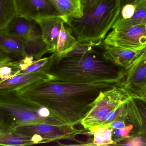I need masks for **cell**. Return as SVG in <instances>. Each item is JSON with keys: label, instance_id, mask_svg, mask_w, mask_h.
<instances>
[{"label": "cell", "instance_id": "obj_12", "mask_svg": "<svg viewBox=\"0 0 146 146\" xmlns=\"http://www.w3.org/2000/svg\"><path fill=\"white\" fill-rule=\"evenodd\" d=\"M68 19L60 15L46 16L36 21L42 32V37L46 45L48 52H56L57 39L62 23H66Z\"/></svg>", "mask_w": 146, "mask_h": 146}, {"label": "cell", "instance_id": "obj_23", "mask_svg": "<svg viewBox=\"0 0 146 146\" xmlns=\"http://www.w3.org/2000/svg\"><path fill=\"white\" fill-rule=\"evenodd\" d=\"M126 120L127 121V111L126 103L121 105L111 112L106 117L102 126H106L114 121Z\"/></svg>", "mask_w": 146, "mask_h": 146}, {"label": "cell", "instance_id": "obj_2", "mask_svg": "<svg viewBox=\"0 0 146 146\" xmlns=\"http://www.w3.org/2000/svg\"><path fill=\"white\" fill-rule=\"evenodd\" d=\"M45 73L51 80L78 84L118 83L122 68L106 61L97 51L54 59Z\"/></svg>", "mask_w": 146, "mask_h": 146}, {"label": "cell", "instance_id": "obj_22", "mask_svg": "<svg viewBox=\"0 0 146 146\" xmlns=\"http://www.w3.org/2000/svg\"><path fill=\"white\" fill-rule=\"evenodd\" d=\"M17 14L15 0H0V29L5 28Z\"/></svg>", "mask_w": 146, "mask_h": 146}, {"label": "cell", "instance_id": "obj_10", "mask_svg": "<svg viewBox=\"0 0 146 146\" xmlns=\"http://www.w3.org/2000/svg\"><path fill=\"white\" fill-rule=\"evenodd\" d=\"M17 14L31 21L59 15L50 0H15Z\"/></svg>", "mask_w": 146, "mask_h": 146}, {"label": "cell", "instance_id": "obj_32", "mask_svg": "<svg viewBox=\"0 0 146 146\" xmlns=\"http://www.w3.org/2000/svg\"><path fill=\"white\" fill-rule=\"evenodd\" d=\"M141 0H123V5L126 4H133L137 5Z\"/></svg>", "mask_w": 146, "mask_h": 146}, {"label": "cell", "instance_id": "obj_8", "mask_svg": "<svg viewBox=\"0 0 146 146\" xmlns=\"http://www.w3.org/2000/svg\"><path fill=\"white\" fill-rule=\"evenodd\" d=\"M122 71L118 86L131 97H143L146 88V52L131 66L122 68Z\"/></svg>", "mask_w": 146, "mask_h": 146}, {"label": "cell", "instance_id": "obj_34", "mask_svg": "<svg viewBox=\"0 0 146 146\" xmlns=\"http://www.w3.org/2000/svg\"><path fill=\"white\" fill-rule=\"evenodd\" d=\"M142 97L146 99V88L145 90V92H144V95H143V97Z\"/></svg>", "mask_w": 146, "mask_h": 146}, {"label": "cell", "instance_id": "obj_33", "mask_svg": "<svg viewBox=\"0 0 146 146\" xmlns=\"http://www.w3.org/2000/svg\"><path fill=\"white\" fill-rule=\"evenodd\" d=\"M138 3L143 6L146 10V0H141Z\"/></svg>", "mask_w": 146, "mask_h": 146}, {"label": "cell", "instance_id": "obj_30", "mask_svg": "<svg viewBox=\"0 0 146 146\" xmlns=\"http://www.w3.org/2000/svg\"><path fill=\"white\" fill-rule=\"evenodd\" d=\"M12 61L9 55L0 48V67Z\"/></svg>", "mask_w": 146, "mask_h": 146}, {"label": "cell", "instance_id": "obj_13", "mask_svg": "<svg viewBox=\"0 0 146 146\" xmlns=\"http://www.w3.org/2000/svg\"><path fill=\"white\" fill-rule=\"evenodd\" d=\"M4 29L8 33L23 40L42 36L41 28L36 21L29 20L17 14Z\"/></svg>", "mask_w": 146, "mask_h": 146}, {"label": "cell", "instance_id": "obj_25", "mask_svg": "<svg viewBox=\"0 0 146 146\" xmlns=\"http://www.w3.org/2000/svg\"><path fill=\"white\" fill-rule=\"evenodd\" d=\"M115 145L146 146V143L144 140L139 136H131L129 139L118 141Z\"/></svg>", "mask_w": 146, "mask_h": 146}, {"label": "cell", "instance_id": "obj_15", "mask_svg": "<svg viewBox=\"0 0 146 146\" xmlns=\"http://www.w3.org/2000/svg\"><path fill=\"white\" fill-rule=\"evenodd\" d=\"M58 14L68 19L83 16L85 0H50Z\"/></svg>", "mask_w": 146, "mask_h": 146}, {"label": "cell", "instance_id": "obj_5", "mask_svg": "<svg viewBox=\"0 0 146 146\" xmlns=\"http://www.w3.org/2000/svg\"><path fill=\"white\" fill-rule=\"evenodd\" d=\"M131 97L127 91L119 86L101 92L80 123L88 130L93 127L102 126L106 116L126 103Z\"/></svg>", "mask_w": 146, "mask_h": 146}, {"label": "cell", "instance_id": "obj_35", "mask_svg": "<svg viewBox=\"0 0 146 146\" xmlns=\"http://www.w3.org/2000/svg\"><path fill=\"white\" fill-rule=\"evenodd\" d=\"M145 29H146V23L145 24Z\"/></svg>", "mask_w": 146, "mask_h": 146}, {"label": "cell", "instance_id": "obj_20", "mask_svg": "<svg viewBox=\"0 0 146 146\" xmlns=\"http://www.w3.org/2000/svg\"><path fill=\"white\" fill-rule=\"evenodd\" d=\"M23 42L25 55L32 57L34 60L41 59L44 54L48 52L42 36L24 40Z\"/></svg>", "mask_w": 146, "mask_h": 146}, {"label": "cell", "instance_id": "obj_21", "mask_svg": "<svg viewBox=\"0 0 146 146\" xmlns=\"http://www.w3.org/2000/svg\"><path fill=\"white\" fill-rule=\"evenodd\" d=\"M146 23V10L140 4L136 5L135 13L130 19H123L118 18L112 27V29H120Z\"/></svg>", "mask_w": 146, "mask_h": 146}, {"label": "cell", "instance_id": "obj_11", "mask_svg": "<svg viewBox=\"0 0 146 146\" xmlns=\"http://www.w3.org/2000/svg\"><path fill=\"white\" fill-rule=\"evenodd\" d=\"M103 45V57L114 65L123 69L131 66L146 52V47L141 49H128L104 44Z\"/></svg>", "mask_w": 146, "mask_h": 146}, {"label": "cell", "instance_id": "obj_29", "mask_svg": "<svg viewBox=\"0 0 146 146\" xmlns=\"http://www.w3.org/2000/svg\"><path fill=\"white\" fill-rule=\"evenodd\" d=\"M105 0H85L84 12L94 8L95 7Z\"/></svg>", "mask_w": 146, "mask_h": 146}, {"label": "cell", "instance_id": "obj_18", "mask_svg": "<svg viewBox=\"0 0 146 146\" xmlns=\"http://www.w3.org/2000/svg\"><path fill=\"white\" fill-rule=\"evenodd\" d=\"M33 145L35 144L31 139L18 135L12 128L0 122V145L20 146Z\"/></svg>", "mask_w": 146, "mask_h": 146}, {"label": "cell", "instance_id": "obj_27", "mask_svg": "<svg viewBox=\"0 0 146 146\" xmlns=\"http://www.w3.org/2000/svg\"><path fill=\"white\" fill-rule=\"evenodd\" d=\"M95 51H96L93 49L92 46L84 45L79 43L78 42V44L76 45V46L65 56L80 55V54L91 53V52H95Z\"/></svg>", "mask_w": 146, "mask_h": 146}, {"label": "cell", "instance_id": "obj_28", "mask_svg": "<svg viewBox=\"0 0 146 146\" xmlns=\"http://www.w3.org/2000/svg\"><path fill=\"white\" fill-rule=\"evenodd\" d=\"M8 63L0 67V80L9 79L15 75L13 69Z\"/></svg>", "mask_w": 146, "mask_h": 146}, {"label": "cell", "instance_id": "obj_24", "mask_svg": "<svg viewBox=\"0 0 146 146\" xmlns=\"http://www.w3.org/2000/svg\"><path fill=\"white\" fill-rule=\"evenodd\" d=\"M133 125L129 123L121 129H113L112 131V136L114 138L113 139L115 143V145L118 141L131 138V136L130 134L133 130Z\"/></svg>", "mask_w": 146, "mask_h": 146}, {"label": "cell", "instance_id": "obj_7", "mask_svg": "<svg viewBox=\"0 0 146 146\" xmlns=\"http://www.w3.org/2000/svg\"><path fill=\"white\" fill-rule=\"evenodd\" d=\"M103 44L124 49L146 48L145 25H139L120 29H112L106 35Z\"/></svg>", "mask_w": 146, "mask_h": 146}, {"label": "cell", "instance_id": "obj_26", "mask_svg": "<svg viewBox=\"0 0 146 146\" xmlns=\"http://www.w3.org/2000/svg\"><path fill=\"white\" fill-rule=\"evenodd\" d=\"M136 8V5L131 3L123 5L118 18L123 19H130L135 13Z\"/></svg>", "mask_w": 146, "mask_h": 146}, {"label": "cell", "instance_id": "obj_3", "mask_svg": "<svg viewBox=\"0 0 146 146\" xmlns=\"http://www.w3.org/2000/svg\"><path fill=\"white\" fill-rule=\"evenodd\" d=\"M123 0H105L94 8L84 12L79 18H69L68 26L79 43L98 46L106 35L120 15Z\"/></svg>", "mask_w": 146, "mask_h": 146}, {"label": "cell", "instance_id": "obj_19", "mask_svg": "<svg viewBox=\"0 0 146 146\" xmlns=\"http://www.w3.org/2000/svg\"><path fill=\"white\" fill-rule=\"evenodd\" d=\"M113 130L107 126H97L89 129V132L83 134L94 135L93 142L89 144V146L115 145L112 136Z\"/></svg>", "mask_w": 146, "mask_h": 146}, {"label": "cell", "instance_id": "obj_17", "mask_svg": "<svg viewBox=\"0 0 146 146\" xmlns=\"http://www.w3.org/2000/svg\"><path fill=\"white\" fill-rule=\"evenodd\" d=\"M78 43L77 38L66 23H62L57 39L55 57L59 59L73 50Z\"/></svg>", "mask_w": 146, "mask_h": 146}, {"label": "cell", "instance_id": "obj_14", "mask_svg": "<svg viewBox=\"0 0 146 146\" xmlns=\"http://www.w3.org/2000/svg\"><path fill=\"white\" fill-rule=\"evenodd\" d=\"M0 48L8 54L13 61L25 57L23 40L8 33L4 28L0 29Z\"/></svg>", "mask_w": 146, "mask_h": 146}, {"label": "cell", "instance_id": "obj_16", "mask_svg": "<svg viewBox=\"0 0 146 146\" xmlns=\"http://www.w3.org/2000/svg\"><path fill=\"white\" fill-rule=\"evenodd\" d=\"M43 79H50L49 75L43 71L20 73L4 80H0V89L16 90L21 87Z\"/></svg>", "mask_w": 146, "mask_h": 146}, {"label": "cell", "instance_id": "obj_4", "mask_svg": "<svg viewBox=\"0 0 146 146\" xmlns=\"http://www.w3.org/2000/svg\"><path fill=\"white\" fill-rule=\"evenodd\" d=\"M0 122L13 129L30 124L66 125L46 107L19 97L15 90L4 89H0Z\"/></svg>", "mask_w": 146, "mask_h": 146}, {"label": "cell", "instance_id": "obj_6", "mask_svg": "<svg viewBox=\"0 0 146 146\" xmlns=\"http://www.w3.org/2000/svg\"><path fill=\"white\" fill-rule=\"evenodd\" d=\"M86 129H77L72 125H56L35 124L18 126L13 129L15 134L29 138L36 144L48 143L61 139L74 140Z\"/></svg>", "mask_w": 146, "mask_h": 146}, {"label": "cell", "instance_id": "obj_31", "mask_svg": "<svg viewBox=\"0 0 146 146\" xmlns=\"http://www.w3.org/2000/svg\"><path fill=\"white\" fill-rule=\"evenodd\" d=\"M126 121L127 120H117L112 122L106 126L112 129H121L126 126Z\"/></svg>", "mask_w": 146, "mask_h": 146}, {"label": "cell", "instance_id": "obj_9", "mask_svg": "<svg viewBox=\"0 0 146 146\" xmlns=\"http://www.w3.org/2000/svg\"><path fill=\"white\" fill-rule=\"evenodd\" d=\"M127 121L133 126L131 136L141 138L146 143V99L132 97L126 103Z\"/></svg>", "mask_w": 146, "mask_h": 146}, {"label": "cell", "instance_id": "obj_1", "mask_svg": "<svg viewBox=\"0 0 146 146\" xmlns=\"http://www.w3.org/2000/svg\"><path fill=\"white\" fill-rule=\"evenodd\" d=\"M116 83L78 84L43 79L15 90L18 96L46 107L68 125L80 123L101 92L117 86Z\"/></svg>", "mask_w": 146, "mask_h": 146}]
</instances>
